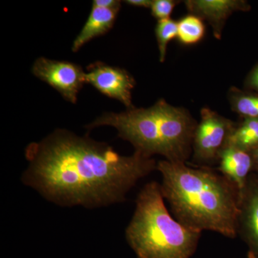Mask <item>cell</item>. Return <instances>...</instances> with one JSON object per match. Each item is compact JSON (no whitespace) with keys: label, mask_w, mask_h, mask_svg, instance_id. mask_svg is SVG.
<instances>
[{"label":"cell","mask_w":258,"mask_h":258,"mask_svg":"<svg viewBox=\"0 0 258 258\" xmlns=\"http://www.w3.org/2000/svg\"><path fill=\"white\" fill-rule=\"evenodd\" d=\"M25 157L24 184L57 205L87 208L124 201L157 165L141 153L122 156L106 143L62 129L29 144Z\"/></svg>","instance_id":"obj_1"},{"label":"cell","mask_w":258,"mask_h":258,"mask_svg":"<svg viewBox=\"0 0 258 258\" xmlns=\"http://www.w3.org/2000/svg\"><path fill=\"white\" fill-rule=\"evenodd\" d=\"M161 189L176 220L191 230L237 237L239 191L210 167L159 161Z\"/></svg>","instance_id":"obj_2"},{"label":"cell","mask_w":258,"mask_h":258,"mask_svg":"<svg viewBox=\"0 0 258 258\" xmlns=\"http://www.w3.org/2000/svg\"><path fill=\"white\" fill-rule=\"evenodd\" d=\"M109 125L132 144L135 152L147 157L161 155L164 160L186 163L192 153L198 123L184 108L159 100L149 108H132L121 113H104L86 125L88 129Z\"/></svg>","instance_id":"obj_3"},{"label":"cell","mask_w":258,"mask_h":258,"mask_svg":"<svg viewBox=\"0 0 258 258\" xmlns=\"http://www.w3.org/2000/svg\"><path fill=\"white\" fill-rule=\"evenodd\" d=\"M161 185L151 181L142 188L125 238L137 258H190L202 232L185 227L166 208Z\"/></svg>","instance_id":"obj_4"},{"label":"cell","mask_w":258,"mask_h":258,"mask_svg":"<svg viewBox=\"0 0 258 258\" xmlns=\"http://www.w3.org/2000/svg\"><path fill=\"white\" fill-rule=\"evenodd\" d=\"M235 125L210 108L202 109L201 120L197 125L192 144L193 160L199 166L210 167L218 162Z\"/></svg>","instance_id":"obj_5"},{"label":"cell","mask_w":258,"mask_h":258,"mask_svg":"<svg viewBox=\"0 0 258 258\" xmlns=\"http://www.w3.org/2000/svg\"><path fill=\"white\" fill-rule=\"evenodd\" d=\"M32 72L72 103H76L80 90L86 83V73L82 68L68 61L39 57L32 66Z\"/></svg>","instance_id":"obj_6"},{"label":"cell","mask_w":258,"mask_h":258,"mask_svg":"<svg viewBox=\"0 0 258 258\" xmlns=\"http://www.w3.org/2000/svg\"><path fill=\"white\" fill-rule=\"evenodd\" d=\"M86 81L102 94L121 102L128 109L134 108L132 93L136 81L124 69L95 62L87 67Z\"/></svg>","instance_id":"obj_7"},{"label":"cell","mask_w":258,"mask_h":258,"mask_svg":"<svg viewBox=\"0 0 258 258\" xmlns=\"http://www.w3.org/2000/svg\"><path fill=\"white\" fill-rule=\"evenodd\" d=\"M237 235L247 244V257L258 258V176L252 173L239 193Z\"/></svg>","instance_id":"obj_8"},{"label":"cell","mask_w":258,"mask_h":258,"mask_svg":"<svg viewBox=\"0 0 258 258\" xmlns=\"http://www.w3.org/2000/svg\"><path fill=\"white\" fill-rule=\"evenodd\" d=\"M185 4L191 15L210 24L217 39L221 37L226 20L232 13L250 10L248 3L241 0H189Z\"/></svg>","instance_id":"obj_9"},{"label":"cell","mask_w":258,"mask_h":258,"mask_svg":"<svg viewBox=\"0 0 258 258\" xmlns=\"http://www.w3.org/2000/svg\"><path fill=\"white\" fill-rule=\"evenodd\" d=\"M219 171L237 188L239 193L245 186L253 173V160L251 153L237 148L227 147L219 159Z\"/></svg>","instance_id":"obj_10"},{"label":"cell","mask_w":258,"mask_h":258,"mask_svg":"<svg viewBox=\"0 0 258 258\" xmlns=\"http://www.w3.org/2000/svg\"><path fill=\"white\" fill-rule=\"evenodd\" d=\"M120 6L114 8H101L92 7L87 21L75 39L72 50L77 52L93 38L104 35L113 28Z\"/></svg>","instance_id":"obj_11"},{"label":"cell","mask_w":258,"mask_h":258,"mask_svg":"<svg viewBox=\"0 0 258 258\" xmlns=\"http://www.w3.org/2000/svg\"><path fill=\"white\" fill-rule=\"evenodd\" d=\"M258 146V118H244L235 128L229 138L227 147L250 152Z\"/></svg>","instance_id":"obj_12"},{"label":"cell","mask_w":258,"mask_h":258,"mask_svg":"<svg viewBox=\"0 0 258 258\" xmlns=\"http://www.w3.org/2000/svg\"><path fill=\"white\" fill-rule=\"evenodd\" d=\"M229 100L232 110L244 118H258V95L231 88Z\"/></svg>","instance_id":"obj_13"},{"label":"cell","mask_w":258,"mask_h":258,"mask_svg":"<svg viewBox=\"0 0 258 258\" xmlns=\"http://www.w3.org/2000/svg\"><path fill=\"white\" fill-rule=\"evenodd\" d=\"M177 24V38L184 45H195L201 41L205 36V26L203 20L196 15H186Z\"/></svg>","instance_id":"obj_14"},{"label":"cell","mask_w":258,"mask_h":258,"mask_svg":"<svg viewBox=\"0 0 258 258\" xmlns=\"http://www.w3.org/2000/svg\"><path fill=\"white\" fill-rule=\"evenodd\" d=\"M155 34L159 47V60L163 62L165 61L168 44L173 39L177 37V22L170 18L159 20L156 26Z\"/></svg>","instance_id":"obj_15"},{"label":"cell","mask_w":258,"mask_h":258,"mask_svg":"<svg viewBox=\"0 0 258 258\" xmlns=\"http://www.w3.org/2000/svg\"><path fill=\"white\" fill-rule=\"evenodd\" d=\"M178 3L174 0H153L150 8L152 16L157 19L158 21L169 19Z\"/></svg>","instance_id":"obj_16"},{"label":"cell","mask_w":258,"mask_h":258,"mask_svg":"<svg viewBox=\"0 0 258 258\" xmlns=\"http://www.w3.org/2000/svg\"><path fill=\"white\" fill-rule=\"evenodd\" d=\"M246 86L249 89L258 93V64L249 73L246 80Z\"/></svg>","instance_id":"obj_17"},{"label":"cell","mask_w":258,"mask_h":258,"mask_svg":"<svg viewBox=\"0 0 258 258\" xmlns=\"http://www.w3.org/2000/svg\"><path fill=\"white\" fill-rule=\"evenodd\" d=\"M120 6V2L117 0H94L93 7L101 8H114Z\"/></svg>","instance_id":"obj_18"},{"label":"cell","mask_w":258,"mask_h":258,"mask_svg":"<svg viewBox=\"0 0 258 258\" xmlns=\"http://www.w3.org/2000/svg\"><path fill=\"white\" fill-rule=\"evenodd\" d=\"M124 3L129 5H132V6L151 8L153 1L152 0H127Z\"/></svg>","instance_id":"obj_19"},{"label":"cell","mask_w":258,"mask_h":258,"mask_svg":"<svg viewBox=\"0 0 258 258\" xmlns=\"http://www.w3.org/2000/svg\"><path fill=\"white\" fill-rule=\"evenodd\" d=\"M253 160V173L258 176V146L250 152Z\"/></svg>","instance_id":"obj_20"}]
</instances>
